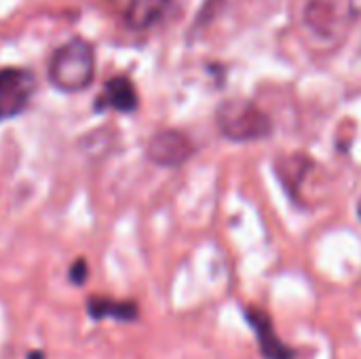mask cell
I'll return each mask as SVG.
<instances>
[{"mask_svg": "<svg viewBox=\"0 0 361 359\" xmlns=\"http://www.w3.org/2000/svg\"><path fill=\"white\" fill-rule=\"evenodd\" d=\"M49 83L61 93H80L95 78V51L85 38H70L51 53L47 66Z\"/></svg>", "mask_w": 361, "mask_h": 359, "instance_id": "6da1fadb", "label": "cell"}, {"mask_svg": "<svg viewBox=\"0 0 361 359\" xmlns=\"http://www.w3.org/2000/svg\"><path fill=\"white\" fill-rule=\"evenodd\" d=\"M214 118L220 135L235 144L269 140L275 131L273 118L260 106L243 97H228L220 102Z\"/></svg>", "mask_w": 361, "mask_h": 359, "instance_id": "7a4b0ae2", "label": "cell"}, {"mask_svg": "<svg viewBox=\"0 0 361 359\" xmlns=\"http://www.w3.org/2000/svg\"><path fill=\"white\" fill-rule=\"evenodd\" d=\"M360 17V0H307L305 25L324 40L343 38Z\"/></svg>", "mask_w": 361, "mask_h": 359, "instance_id": "3957f363", "label": "cell"}, {"mask_svg": "<svg viewBox=\"0 0 361 359\" xmlns=\"http://www.w3.org/2000/svg\"><path fill=\"white\" fill-rule=\"evenodd\" d=\"M36 91V76L25 68H0V125L21 116Z\"/></svg>", "mask_w": 361, "mask_h": 359, "instance_id": "277c9868", "label": "cell"}, {"mask_svg": "<svg viewBox=\"0 0 361 359\" xmlns=\"http://www.w3.org/2000/svg\"><path fill=\"white\" fill-rule=\"evenodd\" d=\"M197 148L188 133L180 129H161L152 133V138L146 144V159L165 169H176L188 163L195 157Z\"/></svg>", "mask_w": 361, "mask_h": 359, "instance_id": "5b68a950", "label": "cell"}, {"mask_svg": "<svg viewBox=\"0 0 361 359\" xmlns=\"http://www.w3.org/2000/svg\"><path fill=\"white\" fill-rule=\"evenodd\" d=\"M245 320L250 324V328L256 332L258 339V349L264 359H296V351L292 347H288L279 334L273 328V320L271 315L260 309V307H247L245 309Z\"/></svg>", "mask_w": 361, "mask_h": 359, "instance_id": "8992f818", "label": "cell"}, {"mask_svg": "<svg viewBox=\"0 0 361 359\" xmlns=\"http://www.w3.org/2000/svg\"><path fill=\"white\" fill-rule=\"evenodd\" d=\"M140 106L137 89L133 80L125 74L112 76L104 83L102 93L93 102L95 112H106V110H116L121 114H131Z\"/></svg>", "mask_w": 361, "mask_h": 359, "instance_id": "52a82bcc", "label": "cell"}, {"mask_svg": "<svg viewBox=\"0 0 361 359\" xmlns=\"http://www.w3.org/2000/svg\"><path fill=\"white\" fill-rule=\"evenodd\" d=\"M313 167L315 161L305 152H288L275 161V176L292 201L300 203V188L305 180L311 176Z\"/></svg>", "mask_w": 361, "mask_h": 359, "instance_id": "ba28073f", "label": "cell"}, {"mask_svg": "<svg viewBox=\"0 0 361 359\" xmlns=\"http://www.w3.org/2000/svg\"><path fill=\"white\" fill-rule=\"evenodd\" d=\"M85 307H87V315L93 322L116 320L121 324H133L140 320V307L133 300H114L108 296H91Z\"/></svg>", "mask_w": 361, "mask_h": 359, "instance_id": "9c48e42d", "label": "cell"}, {"mask_svg": "<svg viewBox=\"0 0 361 359\" xmlns=\"http://www.w3.org/2000/svg\"><path fill=\"white\" fill-rule=\"evenodd\" d=\"M171 0H129L125 21L131 30H148L163 19Z\"/></svg>", "mask_w": 361, "mask_h": 359, "instance_id": "30bf717a", "label": "cell"}, {"mask_svg": "<svg viewBox=\"0 0 361 359\" xmlns=\"http://www.w3.org/2000/svg\"><path fill=\"white\" fill-rule=\"evenodd\" d=\"M68 281L74 286V288H82L87 281H89V262L80 256L76 258L70 269H68Z\"/></svg>", "mask_w": 361, "mask_h": 359, "instance_id": "8fae6325", "label": "cell"}, {"mask_svg": "<svg viewBox=\"0 0 361 359\" xmlns=\"http://www.w3.org/2000/svg\"><path fill=\"white\" fill-rule=\"evenodd\" d=\"M25 359H47V355H44V351H40V349H32V351L25 353Z\"/></svg>", "mask_w": 361, "mask_h": 359, "instance_id": "7c38bea8", "label": "cell"}, {"mask_svg": "<svg viewBox=\"0 0 361 359\" xmlns=\"http://www.w3.org/2000/svg\"><path fill=\"white\" fill-rule=\"evenodd\" d=\"M357 216H360V220H361V199L357 201Z\"/></svg>", "mask_w": 361, "mask_h": 359, "instance_id": "4fadbf2b", "label": "cell"}]
</instances>
